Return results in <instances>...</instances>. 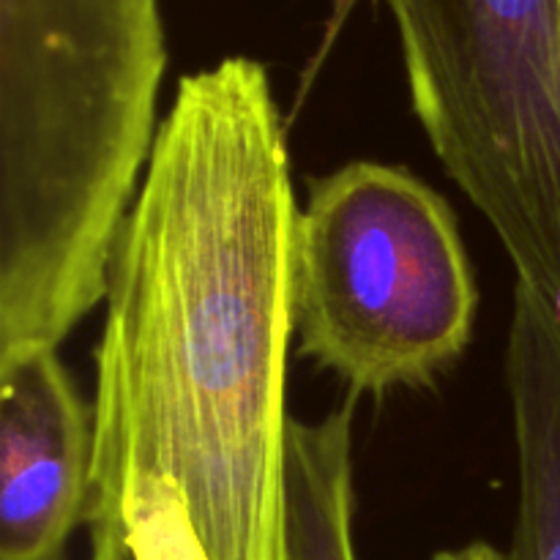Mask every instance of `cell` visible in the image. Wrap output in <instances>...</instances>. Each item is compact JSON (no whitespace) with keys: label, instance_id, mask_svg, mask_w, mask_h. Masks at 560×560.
<instances>
[{"label":"cell","instance_id":"277c9868","mask_svg":"<svg viewBox=\"0 0 560 560\" xmlns=\"http://www.w3.org/2000/svg\"><path fill=\"white\" fill-rule=\"evenodd\" d=\"M448 178L560 317V0H386Z\"/></svg>","mask_w":560,"mask_h":560},{"label":"cell","instance_id":"3957f363","mask_svg":"<svg viewBox=\"0 0 560 560\" xmlns=\"http://www.w3.org/2000/svg\"><path fill=\"white\" fill-rule=\"evenodd\" d=\"M479 288L452 206L399 164L310 184L295 233L299 353L353 394L427 388L463 359Z\"/></svg>","mask_w":560,"mask_h":560},{"label":"cell","instance_id":"6da1fadb","mask_svg":"<svg viewBox=\"0 0 560 560\" xmlns=\"http://www.w3.org/2000/svg\"><path fill=\"white\" fill-rule=\"evenodd\" d=\"M299 217L266 66L186 74L109 257L91 560H290Z\"/></svg>","mask_w":560,"mask_h":560},{"label":"cell","instance_id":"8992f818","mask_svg":"<svg viewBox=\"0 0 560 560\" xmlns=\"http://www.w3.org/2000/svg\"><path fill=\"white\" fill-rule=\"evenodd\" d=\"M506 388L517 443V523L509 560H560V317L514 288Z\"/></svg>","mask_w":560,"mask_h":560},{"label":"cell","instance_id":"52a82bcc","mask_svg":"<svg viewBox=\"0 0 560 560\" xmlns=\"http://www.w3.org/2000/svg\"><path fill=\"white\" fill-rule=\"evenodd\" d=\"M290 560H359L353 541V405L293 419L288 438Z\"/></svg>","mask_w":560,"mask_h":560},{"label":"cell","instance_id":"5b68a950","mask_svg":"<svg viewBox=\"0 0 560 560\" xmlns=\"http://www.w3.org/2000/svg\"><path fill=\"white\" fill-rule=\"evenodd\" d=\"M93 402L58 348L0 355V560H66L88 523Z\"/></svg>","mask_w":560,"mask_h":560},{"label":"cell","instance_id":"ba28073f","mask_svg":"<svg viewBox=\"0 0 560 560\" xmlns=\"http://www.w3.org/2000/svg\"><path fill=\"white\" fill-rule=\"evenodd\" d=\"M432 560H509V556L490 541H470L465 547H452V550H441Z\"/></svg>","mask_w":560,"mask_h":560},{"label":"cell","instance_id":"7a4b0ae2","mask_svg":"<svg viewBox=\"0 0 560 560\" xmlns=\"http://www.w3.org/2000/svg\"><path fill=\"white\" fill-rule=\"evenodd\" d=\"M164 69L159 0H0V355L104 301Z\"/></svg>","mask_w":560,"mask_h":560}]
</instances>
